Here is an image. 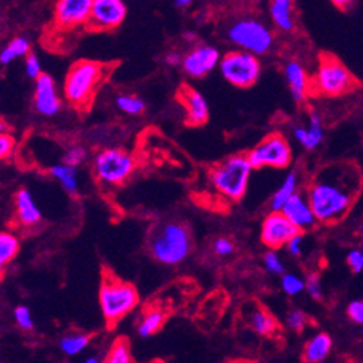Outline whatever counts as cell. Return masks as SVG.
Segmentation results:
<instances>
[{
  "mask_svg": "<svg viewBox=\"0 0 363 363\" xmlns=\"http://www.w3.org/2000/svg\"><path fill=\"white\" fill-rule=\"evenodd\" d=\"M363 184L357 165L342 162L323 169L311 183L307 197L323 225L340 222L356 201Z\"/></svg>",
  "mask_w": 363,
  "mask_h": 363,
  "instance_id": "cell-1",
  "label": "cell"
},
{
  "mask_svg": "<svg viewBox=\"0 0 363 363\" xmlns=\"http://www.w3.org/2000/svg\"><path fill=\"white\" fill-rule=\"evenodd\" d=\"M107 76V67L89 60L72 64L65 76L64 96L76 108H86L91 103L99 86Z\"/></svg>",
  "mask_w": 363,
  "mask_h": 363,
  "instance_id": "cell-2",
  "label": "cell"
},
{
  "mask_svg": "<svg viewBox=\"0 0 363 363\" xmlns=\"http://www.w3.org/2000/svg\"><path fill=\"white\" fill-rule=\"evenodd\" d=\"M357 86L347 67L332 54H321L318 65L311 79V94L324 97H339L350 93Z\"/></svg>",
  "mask_w": 363,
  "mask_h": 363,
  "instance_id": "cell-3",
  "label": "cell"
},
{
  "mask_svg": "<svg viewBox=\"0 0 363 363\" xmlns=\"http://www.w3.org/2000/svg\"><path fill=\"white\" fill-rule=\"evenodd\" d=\"M150 249L158 262L177 265L186 261L190 255L191 238L189 230L181 223H164L152 232Z\"/></svg>",
  "mask_w": 363,
  "mask_h": 363,
  "instance_id": "cell-4",
  "label": "cell"
},
{
  "mask_svg": "<svg viewBox=\"0 0 363 363\" xmlns=\"http://www.w3.org/2000/svg\"><path fill=\"white\" fill-rule=\"evenodd\" d=\"M138 301L139 296L132 284L111 275L103 277L99 291V303L103 317L108 325L119 323L138 306Z\"/></svg>",
  "mask_w": 363,
  "mask_h": 363,
  "instance_id": "cell-5",
  "label": "cell"
},
{
  "mask_svg": "<svg viewBox=\"0 0 363 363\" xmlns=\"http://www.w3.org/2000/svg\"><path fill=\"white\" fill-rule=\"evenodd\" d=\"M252 169L247 155H232L213 168L211 184L226 199L238 201L247 190Z\"/></svg>",
  "mask_w": 363,
  "mask_h": 363,
  "instance_id": "cell-6",
  "label": "cell"
},
{
  "mask_svg": "<svg viewBox=\"0 0 363 363\" xmlns=\"http://www.w3.org/2000/svg\"><path fill=\"white\" fill-rule=\"evenodd\" d=\"M229 41L239 50L255 55L267 54L274 45L271 29L255 18H242L228 29Z\"/></svg>",
  "mask_w": 363,
  "mask_h": 363,
  "instance_id": "cell-7",
  "label": "cell"
},
{
  "mask_svg": "<svg viewBox=\"0 0 363 363\" xmlns=\"http://www.w3.org/2000/svg\"><path fill=\"white\" fill-rule=\"evenodd\" d=\"M219 68L223 79L239 89L252 87L261 76L258 55L243 50L226 52L220 60Z\"/></svg>",
  "mask_w": 363,
  "mask_h": 363,
  "instance_id": "cell-8",
  "label": "cell"
},
{
  "mask_svg": "<svg viewBox=\"0 0 363 363\" xmlns=\"http://www.w3.org/2000/svg\"><path fill=\"white\" fill-rule=\"evenodd\" d=\"M253 169L288 168L293 161V151L288 139L278 132L265 136L255 148L246 154Z\"/></svg>",
  "mask_w": 363,
  "mask_h": 363,
  "instance_id": "cell-9",
  "label": "cell"
},
{
  "mask_svg": "<svg viewBox=\"0 0 363 363\" xmlns=\"http://www.w3.org/2000/svg\"><path fill=\"white\" fill-rule=\"evenodd\" d=\"M135 169V158L118 148L104 150L94 158V174L103 184H122Z\"/></svg>",
  "mask_w": 363,
  "mask_h": 363,
  "instance_id": "cell-10",
  "label": "cell"
},
{
  "mask_svg": "<svg viewBox=\"0 0 363 363\" xmlns=\"http://www.w3.org/2000/svg\"><path fill=\"white\" fill-rule=\"evenodd\" d=\"M301 230L281 210H272L262 223L261 240L269 249H281Z\"/></svg>",
  "mask_w": 363,
  "mask_h": 363,
  "instance_id": "cell-11",
  "label": "cell"
},
{
  "mask_svg": "<svg viewBox=\"0 0 363 363\" xmlns=\"http://www.w3.org/2000/svg\"><path fill=\"white\" fill-rule=\"evenodd\" d=\"M128 9L123 0H93L87 26L93 30H112L123 23Z\"/></svg>",
  "mask_w": 363,
  "mask_h": 363,
  "instance_id": "cell-12",
  "label": "cell"
},
{
  "mask_svg": "<svg viewBox=\"0 0 363 363\" xmlns=\"http://www.w3.org/2000/svg\"><path fill=\"white\" fill-rule=\"evenodd\" d=\"M93 0H57L54 21L61 29H74L90 21Z\"/></svg>",
  "mask_w": 363,
  "mask_h": 363,
  "instance_id": "cell-13",
  "label": "cell"
},
{
  "mask_svg": "<svg viewBox=\"0 0 363 363\" xmlns=\"http://www.w3.org/2000/svg\"><path fill=\"white\" fill-rule=\"evenodd\" d=\"M219 50L210 45H200L191 50L183 60L186 74L193 79H203L220 64Z\"/></svg>",
  "mask_w": 363,
  "mask_h": 363,
  "instance_id": "cell-14",
  "label": "cell"
},
{
  "mask_svg": "<svg viewBox=\"0 0 363 363\" xmlns=\"http://www.w3.org/2000/svg\"><path fill=\"white\" fill-rule=\"evenodd\" d=\"M33 104L36 112L43 116H55L61 108V100L57 91L55 82L51 76L43 74L36 79Z\"/></svg>",
  "mask_w": 363,
  "mask_h": 363,
  "instance_id": "cell-15",
  "label": "cell"
},
{
  "mask_svg": "<svg viewBox=\"0 0 363 363\" xmlns=\"http://www.w3.org/2000/svg\"><path fill=\"white\" fill-rule=\"evenodd\" d=\"M178 100L187 112V123L190 126H201L208 121V103L201 93L190 86H181Z\"/></svg>",
  "mask_w": 363,
  "mask_h": 363,
  "instance_id": "cell-16",
  "label": "cell"
},
{
  "mask_svg": "<svg viewBox=\"0 0 363 363\" xmlns=\"http://www.w3.org/2000/svg\"><path fill=\"white\" fill-rule=\"evenodd\" d=\"M289 220H291L301 232L311 229L317 222L314 210L310 204L307 196L301 193H296L289 199L281 210Z\"/></svg>",
  "mask_w": 363,
  "mask_h": 363,
  "instance_id": "cell-17",
  "label": "cell"
},
{
  "mask_svg": "<svg viewBox=\"0 0 363 363\" xmlns=\"http://www.w3.org/2000/svg\"><path fill=\"white\" fill-rule=\"evenodd\" d=\"M284 76L297 103H303L311 94V79L298 61H288L284 67Z\"/></svg>",
  "mask_w": 363,
  "mask_h": 363,
  "instance_id": "cell-18",
  "label": "cell"
},
{
  "mask_svg": "<svg viewBox=\"0 0 363 363\" xmlns=\"http://www.w3.org/2000/svg\"><path fill=\"white\" fill-rule=\"evenodd\" d=\"M15 207H16V217L23 226H35L38 225L43 219V214L40 207L36 206L30 191L26 189H21L15 196Z\"/></svg>",
  "mask_w": 363,
  "mask_h": 363,
  "instance_id": "cell-19",
  "label": "cell"
},
{
  "mask_svg": "<svg viewBox=\"0 0 363 363\" xmlns=\"http://www.w3.org/2000/svg\"><path fill=\"white\" fill-rule=\"evenodd\" d=\"M269 13L278 29L284 32H291L294 29V0H271Z\"/></svg>",
  "mask_w": 363,
  "mask_h": 363,
  "instance_id": "cell-20",
  "label": "cell"
},
{
  "mask_svg": "<svg viewBox=\"0 0 363 363\" xmlns=\"http://www.w3.org/2000/svg\"><path fill=\"white\" fill-rule=\"evenodd\" d=\"M333 347V340L328 333H318L313 336L304 347L303 359L308 363H320L328 359Z\"/></svg>",
  "mask_w": 363,
  "mask_h": 363,
  "instance_id": "cell-21",
  "label": "cell"
},
{
  "mask_svg": "<svg viewBox=\"0 0 363 363\" xmlns=\"http://www.w3.org/2000/svg\"><path fill=\"white\" fill-rule=\"evenodd\" d=\"M50 174L62 186V189L71 194L76 196L79 193V179H77V167L67 165L65 162L57 164L51 167Z\"/></svg>",
  "mask_w": 363,
  "mask_h": 363,
  "instance_id": "cell-22",
  "label": "cell"
},
{
  "mask_svg": "<svg viewBox=\"0 0 363 363\" xmlns=\"http://www.w3.org/2000/svg\"><path fill=\"white\" fill-rule=\"evenodd\" d=\"M297 189H298V175H297V172L286 174V177L282 181V184L279 186V189L272 196L271 208L272 210H282L285 203L297 193Z\"/></svg>",
  "mask_w": 363,
  "mask_h": 363,
  "instance_id": "cell-23",
  "label": "cell"
},
{
  "mask_svg": "<svg viewBox=\"0 0 363 363\" xmlns=\"http://www.w3.org/2000/svg\"><path fill=\"white\" fill-rule=\"evenodd\" d=\"M247 321L250 324V328L258 335H262V336L274 335L275 330L278 329L277 320L268 311H265L262 308L252 310L247 317Z\"/></svg>",
  "mask_w": 363,
  "mask_h": 363,
  "instance_id": "cell-24",
  "label": "cell"
},
{
  "mask_svg": "<svg viewBox=\"0 0 363 363\" xmlns=\"http://www.w3.org/2000/svg\"><path fill=\"white\" fill-rule=\"evenodd\" d=\"M30 51V44L29 41L25 38V36H16L13 38L4 50L0 52V62L4 65L11 64L12 61L21 58V57H26Z\"/></svg>",
  "mask_w": 363,
  "mask_h": 363,
  "instance_id": "cell-25",
  "label": "cell"
},
{
  "mask_svg": "<svg viewBox=\"0 0 363 363\" xmlns=\"http://www.w3.org/2000/svg\"><path fill=\"white\" fill-rule=\"evenodd\" d=\"M165 321V314L160 310H154L145 314V317L140 320L138 325V333L140 337H150L155 335Z\"/></svg>",
  "mask_w": 363,
  "mask_h": 363,
  "instance_id": "cell-26",
  "label": "cell"
},
{
  "mask_svg": "<svg viewBox=\"0 0 363 363\" xmlns=\"http://www.w3.org/2000/svg\"><path fill=\"white\" fill-rule=\"evenodd\" d=\"M90 343V336L83 333H74L67 335L60 340V349L67 356H76L86 350V347Z\"/></svg>",
  "mask_w": 363,
  "mask_h": 363,
  "instance_id": "cell-27",
  "label": "cell"
},
{
  "mask_svg": "<svg viewBox=\"0 0 363 363\" xmlns=\"http://www.w3.org/2000/svg\"><path fill=\"white\" fill-rule=\"evenodd\" d=\"M19 252V240L15 235L4 232L0 235V267H5L13 258L18 255Z\"/></svg>",
  "mask_w": 363,
  "mask_h": 363,
  "instance_id": "cell-28",
  "label": "cell"
},
{
  "mask_svg": "<svg viewBox=\"0 0 363 363\" xmlns=\"http://www.w3.org/2000/svg\"><path fill=\"white\" fill-rule=\"evenodd\" d=\"M104 362H107V363H130V362H133L128 339H125V337L118 339L112 345V347L108 349V352L104 357Z\"/></svg>",
  "mask_w": 363,
  "mask_h": 363,
  "instance_id": "cell-29",
  "label": "cell"
},
{
  "mask_svg": "<svg viewBox=\"0 0 363 363\" xmlns=\"http://www.w3.org/2000/svg\"><path fill=\"white\" fill-rule=\"evenodd\" d=\"M306 129H307V139H306V143L303 145V147L306 150H314L318 147L324 138V129L321 125V119L318 118V115L315 112H313L310 115L308 126Z\"/></svg>",
  "mask_w": 363,
  "mask_h": 363,
  "instance_id": "cell-30",
  "label": "cell"
},
{
  "mask_svg": "<svg viewBox=\"0 0 363 363\" xmlns=\"http://www.w3.org/2000/svg\"><path fill=\"white\" fill-rule=\"evenodd\" d=\"M116 106L121 108L123 113L136 116L145 112V101L140 97L136 96H129V94H122L116 97Z\"/></svg>",
  "mask_w": 363,
  "mask_h": 363,
  "instance_id": "cell-31",
  "label": "cell"
},
{
  "mask_svg": "<svg viewBox=\"0 0 363 363\" xmlns=\"http://www.w3.org/2000/svg\"><path fill=\"white\" fill-rule=\"evenodd\" d=\"M281 286L288 296H298L306 289V281L296 274H284L281 279Z\"/></svg>",
  "mask_w": 363,
  "mask_h": 363,
  "instance_id": "cell-32",
  "label": "cell"
},
{
  "mask_svg": "<svg viewBox=\"0 0 363 363\" xmlns=\"http://www.w3.org/2000/svg\"><path fill=\"white\" fill-rule=\"evenodd\" d=\"M264 265L267 268L268 272L274 274V275H284L285 274V268H284V262L279 258L278 253L275 252V249H271L269 252L265 253L264 257Z\"/></svg>",
  "mask_w": 363,
  "mask_h": 363,
  "instance_id": "cell-33",
  "label": "cell"
},
{
  "mask_svg": "<svg viewBox=\"0 0 363 363\" xmlns=\"http://www.w3.org/2000/svg\"><path fill=\"white\" fill-rule=\"evenodd\" d=\"M86 158H87V152H86V150L83 147H71L69 150L65 151L62 161L67 165L79 167V165H82L86 161Z\"/></svg>",
  "mask_w": 363,
  "mask_h": 363,
  "instance_id": "cell-34",
  "label": "cell"
},
{
  "mask_svg": "<svg viewBox=\"0 0 363 363\" xmlns=\"http://www.w3.org/2000/svg\"><path fill=\"white\" fill-rule=\"evenodd\" d=\"M15 321L16 324L19 325V328L22 330H32L33 329V318H32V314H30V310L25 306H18L15 308Z\"/></svg>",
  "mask_w": 363,
  "mask_h": 363,
  "instance_id": "cell-35",
  "label": "cell"
},
{
  "mask_svg": "<svg viewBox=\"0 0 363 363\" xmlns=\"http://www.w3.org/2000/svg\"><path fill=\"white\" fill-rule=\"evenodd\" d=\"M286 324H288L289 329L300 333V332H303L304 328H306L307 317H306V314H304L303 311H300V310H293V311H289L288 315H286Z\"/></svg>",
  "mask_w": 363,
  "mask_h": 363,
  "instance_id": "cell-36",
  "label": "cell"
},
{
  "mask_svg": "<svg viewBox=\"0 0 363 363\" xmlns=\"http://www.w3.org/2000/svg\"><path fill=\"white\" fill-rule=\"evenodd\" d=\"M306 291L315 301H320L323 298V286L318 274L308 275V278L306 279Z\"/></svg>",
  "mask_w": 363,
  "mask_h": 363,
  "instance_id": "cell-37",
  "label": "cell"
},
{
  "mask_svg": "<svg viewBox=\"0 0 363 363\" xmlns=\"http://www.w3.org/2000/svg\"><path fill=\"white\" fill-rule=\"evenodd\" d=\"M25 71H26V76L29 79H33L36 80L41 74H43V67H41V62L38 60V57H36L33 52L28 54L26 55V60H25Z\"/></svg>",
  "mask_w": 363,
  "mask_h": 363,
  "instance_id": "cell-38",
  "label": "cell"
},
{
  "mask_svg": "<svg viewBox=\"0 0 363 363\" xmlns=\"http://www.w3.org/2000/svg\"><path fill=\"white\" fill-rule=\"evenodd\" d=\"M347 265L354 274H359L363 271V249H352L347 253Z\"/></svg>",
  "mask_w": 363,
  "mask_h": 363,
  "instance_id": "cell-39",
  "label": "cell"
},
{
  "mask_svg": "<svg viewBox=\"0 0 363 363\" xmlns=\"http://www.w3.org/2000/svg\"><path fill=\"white\" fill-rule=\"evenodd\" d=\"M15 148V139L12 135L2 132L0 135V158L6 160Z\"/></svg>",
  "mask_w": 363,
  "mask_h": 363,
  "instance_id": "cell-40",
  "label": "cell"
},
{
  "mask_svg": "<svg viewBox=\"0 0 363 363\" xmlns=\"http://www.w3.org/2000/svg\"><path fill=\"white\" fill-rule=\"evenodd\" d=\"M347 315L356 324H363V300L352 301L347 306Z\"/></svg>",
  "mask_w": 363,
  "mask_h": 363,
  "instance_id": "cell-41",
  "label": "cell"
},
{
  "mask_svg": "<svg viewBox=\"0 0 363 363\" xmlns=\"http://www.w3.org/2000/svg\"><path fill=\"white\" fill-rule=\"evenodd\" d=\"M214 252L216 255L219 257H229L230 253L233 252V243L229 240V239H225V238H219L216 242H214Z\"/></svg>",
  "mask_w": 363,
  "mask_h": 363,
  "instance_id": "cell-42",
  "label": "cell"
},
{
  "mask_svg": "<svg viewBox=\"0 0 363 363\" xmlns=\"http://www.w3.org/2000/svg\"><path fill=\"white\" fill-rule=\"evenodd\" d=\"M286 247H288V250H289V253H291V255H294V257L301 255L303 249H304V236L301 235V232L288 242Z\"/></svg>",
  "mask_w": 363,
  "mask_h": 363,
  "instance_id": "cell-43",
  "label": "cell"
},
{
  "mask_svg": "<svg viewBox=\"0 0 363 363\" xmlns=\"http://www.w3.org/2000/svg\"><path fill=\"white\" fill-rule=\"evenodd\" d=\"M183 55L177 51H171L165 55V62L171 67H178V65H183Z\"/></svg>",
  "mask_w": 363,
  "mask_h": 363,
  "instance_id": "cell-44",
  "label": "cell"
},
{
  "mask_svg": "<svg viewBox=\"0 0 363 363\" xmlns=\"http://www.w3.org/2000/svg\"><path fill=\"white\" fill-rule=\"evenodd\" d=\"M356 2H357V0H332V4H333L336 8L342 9V11L349 9V8L353 6Z\"/></svg>",
  "mask_w": 363,
  "mask_h": 363,
  "instance_id": "cell-45",
  "label": "cell"
},
{
  "mask_svg": "<svg viewBox=\"0 0 363 363\" xmlns=\"http://www.w3.org/2000/svg\"><path fill=\"white\" fill-rule=\"evenodd\" d=\"M174 4H175L177 8L184 9V8H189L193 4V0H174Z\"/></svg>",
  "mask_w": 363,
  "mask_h": 363,
  "instance_id": "cell-46",
  "label": "cell"
},
{
  "mask_svg": "<svg viewBox=\"0 0 363 363\" xmlns=\"http://www.w3.org/2000/svg\"><path fill=\"white\" fill-rule=\"evenodd\" d=\"M99 362H100L99 357H89V359H86V363H99Z\"/></svg>",
  "mask_w": 363,
  "mask_h": 363,
  "instance_id": "cell-47",
  "label": "cell"
}]
</instances>
